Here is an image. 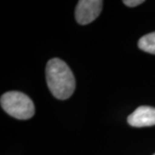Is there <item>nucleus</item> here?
<instances>
[{"instance_id":"1","label":"nucleus","mask_w":155,"mask_h":155,"mask_svg":"<svg viewBox=\"0 0 155 155\" xmlns=\"http://www.w3.org/2000/svg\"><path fill=\"white\" fill-rule=\"evenodd\" d=\"M46 78L51 93L57 99H67L74 92V75L67 63L59 58L51 59L47 63Z\"/></svg>"},{"instance_id":"2","label":"nucleus","mask_w":155,"mask_h":155,"mask_svg":"<svg viewBox=\"0 0 155 155\" xmlns=\"http://www.w3.org/2000/svg\"><path fill=\"white\" fill-rule=\"evenodd\" d=\"M1 107L18 120H28L35 114V105L28 96L20 91H8L1 97Z\"/></svg>"},{"instance_id":"3","label":"nucleus","mask_w":155,"mask_h":155,"mask_svg":"<svg viewBox=\"0 0 155 155\" xmlns=\"http://www.w3.org/2000/svg\"><path fill=\"white\" fill-rule=\"evenodd\" d=\"M103 1L101 0H80L75 9V18L78 23L86 25L92 22L102 11Z\"/></svg>"},{"instance_id":"4","label":"nucleus","mask_w":155,"mask_h":155,"mask_svg":"<svg viewBox=\"0 0 155 155\" xmlns=\"http://www.w3.org/2000/svg\"><path fill=\"white\" fill-rule=\"evenodd\" d=\"M127 123L135 127L154 126L155 108L150 106H140L127 117Z\"/></svg>"},{"instance_id":"5","label":"nucleus","mask_w":155,"mask_h":155,"mask_svg":"<svg viewBox=\"0 0 155 155\" xmlns=\"http://www.w3.org/2000/svg\"><path fill=\"white\" fill-rule=\"evenodd\" d=\"M138 47L144 52L155 54V32L142 36L139 40Z\"/></svg>"},{"instance_id":"6","label":"nucleus","mask_w":155,"mask_h":155,"mask_svg":"<svg viewBox=\"0 0 155 155\" xmlns=\"http://www.w3.org/2000/svg\"><path fill=\"white\" fill-rule=\"evenodd\" d=\"M122 3L128 7H135V6H138L140 4L144 3V1L143 0H124V1H122Z\"/></svg>"},{"instance_id":"7","label":"nucleus","mask_w":155,"mask_h":155,"mask_svg":"<svg viewBox=\"0 0 155 155\" xmlns=\"http://www.w3.org/2000/svg\"><path fill=\"white\" fill-rule=\"evenodd\" d=\"M153 155H155V153H154V154H153Z\"/></svg>"}]
</instances>
